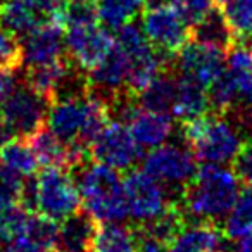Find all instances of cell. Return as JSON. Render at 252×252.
I'll list each match as a JSON object with an SVG mask.
<instances>
[{
	"mask_svg": "<svg viewBox=\"0 0 252 252\" xmlns=\"http://www.w3.org/2000/svg\"><path fill=\"white\" fill-rule=\"evenodd\" d=\"M35 183L38 214L61 223L80 211V189L67 169L45 168L35 178Z\"/></svg>",
	"mask_w": 252,
	"mask_h": 252,
	"instance_id": "cell-5",
	"label": "cell"
},
{
	"mask_svg": "<svg viewBox=\"0 0 252 252\" xmlns=\"http://www.w3.org/2000/svg\"><path fill=\"white\" fill-rule=\"evenodd\" d=\"M176 88H178V78L168 73H161L147 85L145 90L138 94V102L147 111L173 114L176 100Z\"/></svg>",
	"mask_w": 252,
	"mask_h": 252,
	"instance_id": "cell-22",
	"label": "cell"
},
{
	"mask_svg": "<svg viewBox=\"0 0 252 252\" xmlns=\"http://www.w3.org/2000/svg\"><path fill=\"white\" fill-rule=\"evenodd\" d=\"M238 182L233 169L223 164H202L182 192L183 211L197 221L224 220L240 195Z\"/></svg>",
	"mask_w": 252,
	"mask_h": 252,
	"instance_id": "cell-1",
	"label": "cell"
},
{
	"mask_svg": "<svg viewBox=\"0 0 252 252\" xmlns=\"http://www.w3.org/2000/svg\"><path fill=\"white\" fill-rule=\"evenodd\" d=\"M221 9L237 38L252 43V0H228Z\"/></svg>",
	"mask_w": 252,
	"mask_h": 252,
	"instance_id": "cell-29",
	"label": "cell"
},
{
	"mask_svg": "<svg viewBox=\"0 0 252 252\" xmlns=\"http://www.w3.org/2000/svg\"><path fill=\"white\" fill-rule=\"evenodd\" d=\"M233 252H252V233L247 237H242L237 240L235 247L231 249Z\"/></svg>",
	"mask_w": 252,
	"mask_h": 252,
	"instance_id": "cell-40",
	"label": "cell"
},
{
	"mask_svg": "<svg viewBox=\"0 0 252 252\" xmlns=\"http://www.w3.org/2000/svg\"><path fill=\"white\" fill-rule=\"evenodd\" d=\"M138 230H131L121 223H98L88 252H138Z\"/></svg>",
	"mask_w": 252,
	"mask_h": 252,
	"instance_id": "cell-20",
	"label": "cell"
},
{
	"mask_svg": "<svg viewBox=\"0 0 252 252\" xmlns=\"http://www.w3.org/2000/svg\"><path fill=\"white\" fill-rule=\"evenodd\" d=\"M128 64L123 50L116 43L111 52L88 71V87L94 94L107 102V105L118 95L128 90Z\"/></svg>",
	"mask_w": 252,
	"mask_h": 252,
	"instance_id": "cell-14",
	"label": "cell"
},
{
	"mask_svg": "<svg viewBox=\"0 0 252 252\" xmlns=\"http://www.w3.org/2000/svg\"><path fill=\"white\" fill-rule=\"evenodd\" d=\"M138 237H140V249L138 252H169L168 244L158 240L154 237H149L142 230H138Z\"/></svg>",
	"mask_w": 252,
	"mask_h": 252,
	"instance_id": "cell-37",
	"label": "cell"
},
{
	"mask_svg": "<svg viewBox=\"0 0 252 252\" xmlns=\"http://www.w3.org/2000/svg\"><path fill=\"white\" fill-rule=\"evenodd\" d=\"M38 158L40 164L45 168L73 169L81 168L85 159V147L78 144H66L50 128H40L28 138Z\"/></svg>",
	"mask_w": 252,
	"mask_h": 252,
	"instance_id": "cell-15",
	"label": "cell"
},
{
	"mask_svg": "<svg viewBox=\"0 0 252 252\" xmlns=\"http://www.w3.org/2000/svg\"><path fill=\"white\" fill-rule=\"evenodd\" d=\"M21 66V42L11 32L0 28V69L16 71Z\"/></svg>",
	"mask_w": 252,
	"mask_h": 252,
	"instance_id": "cell-31",
	"label": "cell"
},
{
	"mask_svg": "<svg viewBox=\"0 0 252 252\" xmlns=\"http://www.w3.org/2000/svg\"><path fill=\"white\" fill-rule=\"evenodd\" d=\"M183 138L204 164L233 162L245 144L240 126L220 112L183 123Z\"/></svg>",
	"mask_w": 252,
	"mask_h": 252,
	"instance_id": "cell-3",
	"label": "cell"
},
{
	"mask_svg": "<svg viewBox=\"0 0 252 252\" xmlns=\"http://www.w3.org/2000/svg\"><path fill=\"white\" fill-rule=\"evenodd\" d=\"M185 224L187 223H185V216H183V209L180 207L178 202H175L161 216L145 223L140 230L145 235H149V237H154L158 240L164 242V244H169Z\"/></svg>",
	"mask_w": 252,
	"mask_h": 252,
	"instance_id": "cell-27",
	"label": "cell"
},
{
	"mask_svg": "<svg viewBox=\"0 0 252 252\" xmlns=\"http://www.w3.org/2000/svg\"><path fill=\"white\" fill-rule=\"evenodd\" d=\"M128 213L138 223H149L173 206L169 189L147 171H131L125 178Z\"/></svg>",
	"mask_w": 252,
	"mask_h": 252,
	"instance_id": "cell-8",
	"label": "cell"
},
{
	"mask_svg": "<svg viewBox=\"0 0 252 252\" xmlns=\"http://www.w3.org/2000/svg\"><path fill=\"white\" fill-rule=\"evenodd\" d=\"M224 235L214 223L197 221L185 224L168 244L169 252H223Z\"/></svg>",
	"mask_w": 252,
	"mask_h": 252,
	"instance_id": "cell-17",
	"label": "cell"
},
{
	"mask_svg": "<svg viewBox=\"0 0 252 252\" xmlns=\"http://www.w3.org/2000/svg\"><path fill=\"white\" fill-rule=\"evenodd\" d=\"M38 158L33 151L32 144L26 138H12L5 147L0 149V166L16 175L28 178L33 176L38 169Z\"/></svg>",
	"mask_w": 252,
	"mask_h": 252,
	"instance_id": "cell-24",
	"label": "cell"
},
{
	"mask_svg": "<svg viewBox=\"0 0 252 252\" xmlns=\"http://www.w3.org/2000/svg\"><path fill=\"white\" fill-rule=\"evenodd\" d=\"M211 107L220 114L230 112L237 102V81L230 71H223L213 83L207 87Z\"/></svg>",
	"mask_w": 252,
	"mask_h": 252,
	"instance_id": "cell-28",
	"label": "cell"
},
{
	"mask_svg": "<svg viewBox=\"0 0 252 252\" xmlns=\"http://www.w3.org/2000/svg\"><path fill=\"white\" fill-rule=\"evenodd\" d=\"M144 169L169 190L183 192L197 173V158L192 149L182 144H162L151 149L144 161Z\"/></svg>",
	"mask_w": 252,
	"mask_h": 252,
	"instance_id": "cell-6",
	"label": "cell"
},
{
	"mask_svg": "<svg viewBox=\"0 0 252 252\" xmlns=\"http://www.w3.org/2000/svg\"><path fill=\"white\" fill-rule=\"evenodd\" d=\"M19 85L16 83V74L14 71L9 69H0V105L4 104L12 92L18 88Z\"/></svg>",
	"mask_w": 252,
	"mask_h": 252,
	"instance_id": "cell-36",
	"label": "cell"
},
{
	"mask_svg": "<svg viewBox=\"0 0 252 252\" xmlns=\"http://www.w3.org/2000/svg\"><path fill=\"white\" fill-rule=\"evenodd\" d=\"M144 0H97L98 21L111 30H119L133 21Z\"/></svg>",
	"mask_w": 252,
	"mask_h": 252,
	"instance_id": "cell-26",
	"label": "cell"
},
{
	"mask_svg": "<svg viewBox=\"0 0 252 252\" xmlns=\"http://www.w3.org/2000/svg\"><path fill=\"white\" fill-rule=\"evenodd\" d=\"M192 36L195 42L206 43V45L216 47L221 50H230L235 45V35L233 28L228 23L221 7H211L199 21L193 25Z\"/></svg>",
	"mask_w": 252,
	"mask_h": 252,
	"instance_id": "cell-19",
	"label": "cell"
},
{
	"mask_svg": "<svg viewBox=\"0 0 252 252\" xmlns=\"http://www.w3.org/2000/svg\"><path fill=\"white\" fill-rule=\"evenodd\" d=\"M128 126L142 149H156L166 144L175 130V125H173L169 114L147 111L144 107L138 109L137 114L130 119Z\"/></svg>",
	"mask_w": 252,
	"mask_h": 252,
	"instance_id": "cell-18",
	"label": "cell"
},
{
	"mask_svg": "<svg viewBox=\"0 0 252 252\" xmlns=\"http://www.w3.org/2000/svg\"><path fill=\"white\" fill-rule=\"evenodd\" d=\"M63 26L61 23H45L23 36L21 57L26 69L64 59L66 33Z\"/></svg>",
	"mask_w": 252,
	"mask_h": 252,
	"instance_id": "cell-13",
	"label": "cell"
},
{
	"mask_svg": "<svg viewBox=\"0 0 252 252\" xmlns=\"http://www.w3.org/2000/svg\"><path fill=\"white\" fill-rule=\"evenodd\" d=\"M142 30L162 56H176L192 36L187 19L169 4L147 9L142 18Z\"/></svg>",
	"mask_w": 252,
	"mask_h": 252,
	"instance_id": "cell-9",
	"label": "cell"
},
{
	"mask_svg": "<svg viewBox=\"0 0 252 252\" xmlns=\"http://www.w3.org/2000/svg\"><path fill=\"white\" fill-rule=\"evenodd\" d=\"M49 105L50 102L45 97L25 85L16 88L0 105V114L9 123L16 137L30 138L47 123Z\"/></svg>",
	"mask_w": 252,
	"mask_h": 252,
	"instance_id": "cell-10",
	"label": "cell"
},
{
	"mask_svg": "<svg viewBox=\"0 0 252 252\" xmlns=\"http://www.w3.org/2000/svg\"><path fill=\"white\" fill-rule=\"evenodd\" d=\"M214 2H216V4H218V5H220V7H223V5H224V4H226L228 0H214Z\"/></svg>",
	"mask_w": 252,
	"mask_h": 252,
	"instance_id": "cell-43",
	"label": "cell"
},
{
	"mask_svg": "<svg viewBox=\"0 0 252 252\" xmlns=\"http://www.w3.org/2000/svg\"><path fill=\"white\" fill-rule=\"evenodd\" d=\"M49 251L50 249H47L45 245H42L40 242H36L35 238H32L26 233L18 235V237L7 240L4 247V252H49Z\"/></svg>",
	"mask_w": 252,
	"mask_h": 252,
	"instance_id": "cell-35",
	"label": "cell"
},
{
	"mask_svg": "<svg viewBox=\"0 0 252 252\" xmlns=\"http://www.w3.org/2000/svg\"><path fill=\"white\" fill-rule=\"evenodd\" d=\"M12 137H16L14 131L11 130V126H9V123L4 119V116L0 114V149L5 147V145L12 140Z\"/></svg>",
	"mask_w": 252,
	"mask_h": 252,
	"instance_id": "cell-38",
	"label": "cell"
},
{
	"mask_svg": "<svg viewBox=\"0 0 252 252\" xmlns=\"http://www.w3.org/2000/svg\"><path fill=\"white\" fill-rule=\"evenodd\" d=\"M224 50L200 42L187 43L176 54V69L202 87H209L224 71Z\"/></svg>",
	"mask_w": 252,
	"mask_h": 252,
	"instance_id": "cell-12",
	"label": "cell"
},
{
	"mask_svg": "<svg viewBox=\"0 0 252 252\" xmlns=\"http://www.w3.org/2000/svg\"><path fill=\"white\" fill-rule=\"evenodd\" d=\"M98 21L97 0H69L64 12V26L88 25Z\"/></svg>",
	"mask_w": 252,
	"mask_h": 252,
	"instance_id": "cell-30",
	"label": "cell"
},
{
	"mask_svg": "<svg viewBox=\"0 0 252 252\" xmlns=\"http://www.w3.org/2000/svg\"><path fill=\"white\" fill-rule=\"evenodd\" d=\"M233 173L242 183L252 185V140L245 142L233 159Z\"/></svg>",
	"mask_w": 252,
	"mask_h": 252,
	"instance_id": "cell-34",
	"label": "cell"
},
{
	"mask_svg": "<svg viewBox=\"0 0 252 252\" xmlns=\"http://www.w3.org/2000/svg\"><path fill=\"white\" fill-rule=\"evenodd\" d=\"M81 204L97 223H121L128 213L125 180L100 162L83 164L78 175Z\"/></svg>",
	"mask_w": 252,
	"mask_h": 252,
	"instance_id": "cell-2",
	"label": "cell"
},
{
	"mask_svg": "<svg viewBox=\"0 0 252 252\" xmlns=\"http://www.w3.org/2000/svg\"><path fill=\"white\" fill-rule=\"evenodd\" d=\"M11 204L0 202V244L7 242V230H5V221H7V209Z\"/></svg>",
	"mask_w": 252,
	"mask_h": 252,
	"instance_id": "cell-39",
	"label": "cell"
},
{
	"mask_svg": "<svg viewBox=\"0 0 252 252\" xmlns=\"http://www.w3.org/2000/svg\"><path fill=\"white\" fill-rule=\"evenodd\" d=\"M52 252H78V251H73V249H69V247H63V245H56V247L52 249Z\"/></svg>",
	"mask_w": 252,
	"mask_h": 252,
	"instance_id": "cell-42",
	"label": "cell"
},
{
	"mask_svg": "<svg viewBox=\"0 0 252 252\" xmlns=\"http://www.w3.org/2000/svg\"><path fill=\"white\" fill-rule=\"evenodd\" d=\"M90 154L95 162L116 171H128L140 161L142 147L135 140L130 126H125L121 121H109L90 144Z\"/></svg>",
	"mask_w": 252,
	"mask_h": 252,
	"instance_id": "cell-7",
	"label": "cell"
},
{
	"mask_svg": "<svg viewBox=\"0 0 252 252\" xmlns=\"http://www.w3.org/2000/svg\"><path fill=\"white\" fill-rule=\"evenodd\" d=\"M2 2H4V0H0V4H2Z\"/></svg>",
	"mask_w": 252,
	"mask_h": 252,
	"instance_id": "cell-44",
	"label": "cell"
},
{
	"mask_svg": "<svg viewBox=\"0 0 252 252\" xmlns=\"http://www.w3.org/2000/svg\"><path fill=\"white\" fill-rule=\"evenodd\" d=\"M23 189H25L23 176L0 166V202L19 204L21 202Z\"/></svg>",
	"mask_w": 252,
	"mask_h": 252,
	"instance_id": "cell-32",
	"label": "cell"
},
{
	"mask_svg": "<svg viewBox=\"0 0 252 252\" xmlns=\"http://www.w3.org/2000/svg\"><path fill=\"white\" fill-rule=\"evenodd\" d=\"M66 52L76 67L90 71L116 45L112 35L98 23L66 26Z\"/></svg>",
	"mask_w": 252,
	"mask_h": 252,
	"instance_id": "cell-11",
	"label": "cell"
},
{
	"mask_svg": "<svg viewBox=\"0 0 252 252\" xmlns=\"http://www.w3.org/2000/svg\"><path fill=\"white\" fill-rule=\"evenodd\" d=\"M168 4V0H144V5L147 9H154V7H161V5Z\"/></svg>",
	"mask_w": 252,
	"mask_h": 252,
	"instance_id": "cell-41",
	"label": "cell"
},
{
	"mask_svg": "<svg viewBox=\"0 0 252 252\" xmlns=\"http://www.w3.org/2000/svg\"><path fill=\"white\" fill-rule=\"evenodd\" d=\"M224 233L230 240H238L252 233V185H247L240 192L224 221Z\"/></svg>",
	"mask_w": 252,
	"mask_h": 252,
	"instance_id": "cell-25",
	"label": "cell"
},
{
	"mask_svg": "<svg viewBox=\"0 0 252 252\" xmlns=\"http://www.w3.org/2000/svg\"><path fill=\"white\" fill-rule=\"evenodd\" d=\"M118 47L123 50L128 64V90L140 94L156 76L162 73L164 57L145 36L144 30L128 23L118 30Z\"/></svg>",
	"mask_w": 252,
	"mask_h": 252,
	"instance_id": "cell-4",
	"label": "cell"
},
{
	"mask_svg": "<svg viewBox=\"0 0 252 252\" xmlns=\"http://www.w3.org/2000/svg\"><path fill=\"white\" fill-rule=\"evenodd\" d=\"M49 16L43 0H4L0 4V25L16 36H25L45 25Z\"/></svg>",
	"mask_w": 252,
	"mask_h": 252,
	"instance_id": "cell-16",
	"label": "cell"
},
{
	"mask_svg": "<svg viewBox=\"0 0 252 252\" xmlns=\"http://www.w3.org/2000/svg\"><path fill=\"white\" fill-rule=\"evenodd\" d=\"M97 224L98 223L87 211L85 213L78 211L73 216L61 221L59 242H57V245L69 247L78 252H88L92 237H94L95 230H97Z\"/></svg>",
	"mask_w": 252,
	"mask_h": 252,
	"instance_id": "cell-23",
	"label": "cell"
},
{
	"mask_svg": "<svg viewBox=\"0 0 252 252\" xmlns=\"http://www.w3.org/2000/svg\"><path fill=\"white\" fill-rule=\"evenodd\" d=\"M211 102L207 95V88L195 83L185 76H178V88H176V100L173 116L180 121L189 123L192 119L202 118L209 114Z\"/></svg>",
	"mask_w": 252,
	"mask_h": 252,
	"instance_id": "cell-21",
	"label": "cell"
},
{
	"mask_svg": "<svg viewBox=\"0 0 252 252\" xmlns=\"http://www.w3.org/2000/svg\"><path fill=\"white\" fill-rule=\"evenodd\" d=\"M171 2L189 25H195L213 7V0H171Z\"/></svg>",
	"mask_w": 252,
	"mask_h": 252,
	"instance_id": "cell-33",
	"label": "cell"
}]
</instances>
